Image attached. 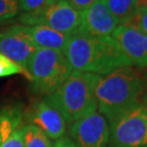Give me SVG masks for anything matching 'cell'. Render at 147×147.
Instances as JSON below:
<instances>
[{
    "mask_svg": "<svg viewBox=\"0 0 147 147\" xmlns=\"http://www.w3.org/2000/svg\"><path fill=\"white\" fill-rule=\"evenodd\" d=\"M62 53L72 71L106 75L120 68L132 67L111 36L90 37L75 31Z\"/></svg>",
    "mask_w": 147,
    "mask_h": 147,
    "instance_id": "cell-1",
    "label": "cell"
},
{
    "mask_svg": "<svg viewBox=\"0 0 147 147\" xmlns=\"http://www.w3.org/2000/svg\"><path fill=\"white\" fill-rule=\"evenodd\" d=\"M145 89L146 80L133 67H124L100 75L95 88L97 110L110 123L126 109L141 101Z\"/></svg>",
    "mask_w": 147,
    "mask_h": 147,
    "instance_id": "cell-2",
    "label": "cell"
},
{
    "mask_svg": "<svg viewBox=\"0 0 147 147\" xmlns=\"http://www.w3.org/2000/svg\"><path fill=\"white\" fill-rule=\"evenodd\" d=\"M98 74L72 71L65 82L42 99L61 113L67 124L97 111L95 88Z\"/></svg>",
    "mask_w": 147,
    "mask_h": 147,
    "instance_id": "cell-3",
    "label": "cell"
},
{
    "mask_svg": "<svg viewBox=\"0 0 147 147\" xmlns=\"http://www.w3.org/2000/svg\"><path fill=\"white\" fill-rule=\"evenodd\" d=\"M27 73L32 90L45 97L65 82L72 69L62 51L38 48L28 62Z\"/></svg>",
    "mask_w": 147,
    "mask_h": 147,
    "instance_id": "cell-4",
    "label": "cell"
},
{
    "mask_svg": "<svg viewBox=\"0 0 147 147\" xmlns=\"http://www.w3.org/2000/svg\"><path fill=\"white\" fill-rule=\"evenodd\" d=\"M108 147H147V112L141 101L109 123Z\"/></svg>",
    "mask_w": 147,
    "mask_h": 147,
    "instance_id": "cell-5",
    "label": "cell"
},
{
    "mask_svg": "<svg viewBox=\"0 0 147 147\" xmlns=\"http://www.w3.org/2000/svg\"><path fill=\"white\" fill-rule=\"evenodd\" d=\"M19 21L24 26L45 25L55 31L71 35L82 22V13L65 0H53L49 5L34 12L22 13Z\"/></svg>",
    "mask_w": 147,
    "mask_h": 147,
    "instance_id": "cell-6",
    "label": "cell"
},
{
    "mask_svg": "<svg viewBox=\"0 0 147 147\" xmlns=\"http://www.w3.org/2000/svg\"><path fill=\"white\" fill-rule=\"evenodd\" d=\"M69 133L76 147H108L109 123L98 111L72 123Z\"/></svg>",
    "mask_w": 147,
    "mask_h": 147,
    "instance_id": "cell-7",
    "label": "cell"
},
{
    "mask_svg": "<svg viewBox=\"0 0 147 147\" xmlns=\"http://www.w3.org/2000/svg\"><path fill=\"white\" fill-rule=\"evenodd\" d=\"M37 49L21 24L12 25L0 32V53L16 62L26 72L28 62Z\"/></svg>",
    "mask_w": 147,
    "mask_h": 147,
    "instance_id": "cell-8",
    "label": "cell"
},
{
    "mask_svg": "<svg viewBox=\"0 0 147 147\" xmlns=\"http://www.w3.org/2000/svg\"><path fill=\"white\" fill-rule=\"evenodd\" d=\"M111 37L132 67L147 68V35L134 24L118 25Z\"/></svg>",
    "mask_w": 147,
    "mask_h": 147,
    "instance_id": "cell-9",
    "label": "cell"
},
{
    "mask_svg": "<svg viewBox=\"0 0 147 147\" xmlns=\"http://www.w3.org/2000/svg\"><path fill=\"white\" fill-rule=\"evenodd\" d=\"M24 119L27 124L36 126L51 141H59L65 136L67 122L57 109L44 99L34 101L25 112Z\"/></svg>",
    "mask_w": 147,
    "mask_h": 147,
    "instance_id": "cell-10",
    "label": "cell"
},
{
    "mask_svg": "<svg viewBox=\"0 0 147 147\" xmlns=\"http://www.w3.org/2000/svg\"><path fill=\"white\" fill-rule=\"evenodd\" d=\"M24 124V112L20 104L0 107V147H25Z\"/></svg>",
    "mask_w": 147,
    "mask_h": 147,
    "instance_id": "cell-11",
    "label": "cell"
},
{
    "mask_svg": "<svg viewBox=\"0 0 147 147\" xmlns=\"http://www.w3.org/2000/svg\"><path fill=\"white\" fill-rule=\"evenodd\" d=\"M118 25L104 1L100 0L82 12V22L76 32L90 37H106L111 36Z\"/></svg>",
    "mask_w": 147,
    "mask_h": 147,
    "instance_id": "cell-12",
    "label": "cell"
},
{
    "mask_svg": "<svg viewBox=\"0 0 147 147\" xmlns=\"http://www.w3.org/2000/svg\"><path fill=\"white\" fill-rule=\"evenodd\" d=\"M24 32L37 48L53 49L59 51L64 50L70 38L69 34H63L45 25L24 26Z\"/></svg>",
    "mask_w": 147,
    "mask_h": 147,
    "instance_id": "cell-13",
    "label": "cell"
},
{
    "mask_svg": "<svg viewBox=\"0 0 147 147\" xmlns=\"http://www.w3.org/2000/svg\"><path fill=\"white\" fill-rule=\"evenodd\" d=\"M117 23L129 24L140 11V0H102Z\"/></svg>",
    "mask_w": 147,
    "mask_h": 147,
    "instance_id": "cell-14",
    "label": "cell"
},
{
    "mask_svg": "<svg viewBox=\"0 0 147 147\" xmlns=\"http://www.w3.org/2000/svg\"><path fill=\"white\" fill-rule=\"evenodd\" d=\"M23 133L25 147H53V141L36 126L25 123Z\"/></svg>",
    "mask_w": 147,
    "mask_h": 147,
    "instance_id": "cell-15",
    "label": "cell"
},
{
    "mask_svg": "<svg viewBox=\"0 0 147 147\" xmlns=\"http://www.w3.org/2000/svg\"><path fill=\"white\" fill-rule=\"evenodd\" d=\"M19 13L18 0H0V26L14 19Z\"/></svg>",
    "mask_w": 147,
    "mask_h": 147,
    "instance_id": "cell-16",
    "label": "cell"
},
{
    "mask_svg": "<svg viewBox=\"0 0 147 147\" xmlns=\"http://www.w3.org/2000/svg\"><path fill=\"white\" fill-rule=\"evenodd\" d=\"M14 74H23L30 80V76L26 71H24L16 62L7 58L2 53H0V78H7V76H11Z\"/></svg>",
    "mask_w": 147,
    "mask_h": 147,
    "instance_id": "cell-17",
    "label": "cell"
},
{
    "mask_svg": "<svg viewBox=\"0 0 147 147\" xmlns=\"http://www.w3.org/2000/svg\"><path fill=\"white\" fill-rule=\"evenodd\" d=\"M53 0H18L20 12H34L53 2Z\"/></svg>",
    "mask_w": 147,
    "mask_h": 147,
    "instance_id": "cell-18",
    "label": "cell"
},
{
    "mask_svg": "<svg viewBox=\"0 0 147 147\" xmlns=\"http://www.w3.org/2000/svg\"><path fill=\"white\" fill-rule=\"evenodd\" d=\"M131 24H134L135 26H137L140 30H142L147 35V7L140 9L136 18L133 20Z\"/></svg>",
    "mask_w": 147,
    "mask_h": 147,
    "instance_id": "cell-19",
    "label": "cell"
},
{
    "mask_svg": "<svg viewBox=\"0 0 147 147\" xmlns=\"http://www.w3.org/2000/svg\"><path fill=\"white\" fill-rule=\"evenodd\" d=\"M69 5H71L75 10L80 11L81 13L88 9L89 7L95 5L96 2H98L100 0H65Z\"/></svg>",
    "mask_w": 147,
    "mask_h": 147,
    "instance_id": "cell-20",
    "label": "cell"
},
{
    "mask_svg": "<svg viewBox=\"0 0 147 147\" xmlns=\"http://www.w3.org/2000/svg\"><path fill=\"white\" fill-rule=\"evenodd\" d=\"M53 147H76L74 145V143L71 141L70 137L64 136L63 138L56 141V143L53 144Z\"/></svg>",
    "mask_w": 147,
    "mask_h": 147,
    "instance_id": "cell-21",
    "label": "cell"
},
{
    "mask_svg": "<svg viewBox=\"0 0 147 147\" xmlns=\"http://www.w3.org/2000/svg\"><path fill=\"white\" fill-rule=\"evenodd\" d=\"M141 102H142V105L144 106V108H145V110L147 112V92H145L142 97H141Z\"/></svg>",
    "mask_w": 147,
    "mask_h": 147,
    "instance_id": "cell-22",
    "label": "cell"
}]
</instances>
